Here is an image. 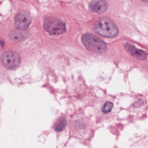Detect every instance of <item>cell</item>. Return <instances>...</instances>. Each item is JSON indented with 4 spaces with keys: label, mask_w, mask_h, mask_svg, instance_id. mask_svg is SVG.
I'll return each mask as SVG.
<instances>
[{
    "label": "cell",
    "mask_w": 148,
    "mask_h": 148,
    "mask_svg": "<svg viewBox=\"0 0 148 148\" xmlns=\"http://www.w3.org/2000/svg\"><path fill=\"white\" fill-rule=\"evenodd\" d=\"M94 30L101 36L107 38H114L117 36L119 33L116 25L111 20L106 17L100 18L96 21Z\"/></svg>",
    "instance_id": "obj_2"
},
{
    "label": "cell",
    "mask_w": 148,
    "mask_h": 148,
    "mask_svg": "<svg viewBox=\"0 0 148 148\" xmlns=\"http://www.w3.org/2000/svg\"><path fill=\"white\" fill-rule=\"evenodd\" d=\"M32 21V18L29 13L25 10H21L16 16L14 23L19 30L24 31L28 28Z\"/></svg>",
    "instance_id": "obj_6"
},
{
    "label": "cell",
    "mask_w": 148,
    "mask_h": 148,
    "mask_svg": "<svg viewBox=\"0 0 148 148\" xmlns=\"http://www.w3.org/2000/svg\"><path fill=\"white\" fill-rule=\"evenodd\" d=\"M108 8V3L105 1H92L89 4V9L92 12L98 14L107 11Z\"/></svg>",
    "instance_id": "obj_8"
},
{
    "label": "cell",
    "mask_w": 148,
    "mask_h": 148,
    "mask_svg": "<svg viewBox=\"0 0 148 148\" xmlns=\"http://www.w3.org/2000/svg\"><path fill=\"white\" fill-rule=\"evenodd\" d=\"M69 128L72 136L84 140L88 137L91 133L92 124L87 116L83 114H77L71 119Z\"/></svg>",
    "instance_id": "obj_1"
},
{
    "label": "cell",
    "mask_w": 148,
    "mask_h": 148,
    "mask_svg": "<svg viewBox=\"0 0 148 148\" xmlns=\"http://www.w3.org/2000/svg\"><path fill=\"white\" fill-rule=\"evenodd\" d=\"M3 47V43L1 40H0V48Z\"/></svg>",
    "instance_id": "obj_13"
},
{
    "label": "cell",
    "mask_w": 148,
    "mask_h": 148,
    "mask_svg": "<svg viewBox=\"0 0 148 148\" xmlns=\"http://www.w3.org/2000/svg\"><path fill=\"white\" fill-rule=\"evenodd\" d=\"M45 30L51 35H58L66 32V27L64 23L60 19L55 17L46 18L43 23Z\"/></svg>",
    "instance_id": "obj_4"
},
{
    "label": "cell",
    "mask_w": 148,
    "mask_h": 148,
    "mask_svg": "<svg viewBox=\"0 0 148 148\" xmlns=\"http://www.w3.org/2000/svg\"><path fill=\"white\" fill-rule=\"evenodd\" d=\"M1 61L5 67L9 69H15L19 67L21 59L20 55L17 52L7 51L2 55Z\"/></svg>",
    "instance_id": "obj_5"
},
{
    "label": "cell",
    "mask_w": 148,
    "mask_h": 148,
    "mask_svg": "<svg viewBox=\"0 0 148 148\" xmlns=\"http://www.w3.org/2000/svg\"><path fill=\"white\" fill-rule=\"evenodd\" d=\"M143 101L142 100H139L137 101L134 104V106L136 107H140L142 105H143Z\"/></svg>",
    "instance_id": "obj_12"
},
{
    "label": "cell",
    "mask_w": 148,
    "mask_h": 148,
    "mask_svg": "<svg viewBox=\"0 0 148 148\" xmlns=\"http://www.w3.org/2000/svg\"><path fill=\"white\" fill-rule=\"evenodd\" d=\"M9 36L10 38L12 41H22L24 38V36L23 34L19 31H15L11 32L9 35Z\"/></svg>",
    "instance_id": "obj_11"
},
{
    "label": "cell",
    "mask_w": 148,
    "mask_h": 148,
    "mask_svg": "<svg viewBox=\"0 0 148 148\" xmlns=\"http://www.w3.org/2000/svg\"><path fill=\"white\" fill-rule=\"evenodd\" d=\"M124 46L126 50L135 58L140 60H145L147 59L148 54L146 51L136 48L134 45L128 42L126 43Z\"/></svg>",
    "instance_id": "obj_7"
},
{
    "label": "cell",
    "mask_w": 148,
    "mask_h": 148,
    "mask_svg": "<svg viewBox=\"0 0 148 148\" xmlns=\"http://www.w3.org/2000/svg\"><path fill=\"white\" fill-rule=\"evenodd\" d=\"M82 41L86 48L93 53L103 54L108 50L106 43L93 34H84L82 36Z\"/></svg>",
    "instance_id": "obj_3"
},
{
    "label": "cell",
    "mask_w": 148,
    "mask_h": 148,
    "mask_svg": "<svg viewBox=\"0 0 148 148\" xmlns=\"http://www.w3.org/2000/svg\"><path fill=\"white\" fill-rule=\"evenodd\" d=\"M67 125L66 118L62 116L56 121L54 125V129L57 132H60L65 129Z\"/></svg>",
    "instance_id": "obj_9"
},
{
    "label": "cell",
    "mask_w": 148,
    "mask_h": 148,
    "mask_svg": "<svg viewBox=\"0 0 148 148\" xmlns=\"http://www.w3.org/2000/svg\"><path fill=\"white\" fill-rule=\"evenodd\" d=\"M114 107V104L111 102L108 101H106L103 105L100 108V111L103 115L109 114L110 113Z\"/></svg>",
    "instance_id": "obj_10"
}]
</instances>
